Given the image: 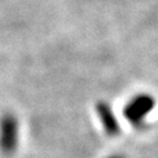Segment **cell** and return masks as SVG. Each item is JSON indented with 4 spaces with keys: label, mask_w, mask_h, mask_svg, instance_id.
<instances>
[{
    "label": "cell",
    "mask_w": 158,
    "mask_h": 158,
    "mask_svg": "<svg viewBox=\"0 0 158 158\" xmlns=\"http://www.w3.org/2000/svg\"><path fill=\"white\" fill-rule=\"evenodd\" d=\"M156 107V98L148 93L137 94L131 97L124 106L123 115L125 119L136 128L143 127L147 117Z\"/></svg>",
    "instance_id": "1"
},
{
    "label": "cell",
    "mask_w": 158,
    "mask_h": 158,
    "mask_svg": "<svg viewBox=\"0 0 158 158\" xmlns=\"http://www.w3.org/2000/svg\"><path fill=\"white\" fill-rule=\"evenodd\" d=\"M20 125L17 115L13 113H4L0 116V151L11 156L19 147Z\"/></svg>",
    "instance_id": "2"
},
{
    "label": "cell",
    "mask_w": 158,
    "mask_h": 158,
    "mask_svg": "<svg viewBox=\"0 0 158 158\" xmlns=\"http://www.w3.org/2000/svg\"><path fill=\"white\" fill-rule=\"evenodd\" d=\"M97 117L101 122L103 130L109 136H117L121 132V125L117 119V116L114 113L113 107L107 101H98L95 106Z\"/></svg>",
    "instance_id": "3"
},
{
    "label": "cell",
    "mask_w": 158,
    "mask_h": 158,
    "mask_svg": "<svg viewBox=\"0 0 158 158\" xmlns=\"http://www.w3.org/2000/svg\"><path fill=\"white\" fill-rule=\"evenodd\" d=\"M107 158H127V157L123 156V155H121V153H113V155L108 156Z\"/></svg>",
    "instance_id": "4"
}]
</instances>
